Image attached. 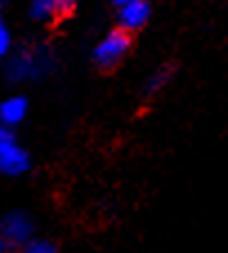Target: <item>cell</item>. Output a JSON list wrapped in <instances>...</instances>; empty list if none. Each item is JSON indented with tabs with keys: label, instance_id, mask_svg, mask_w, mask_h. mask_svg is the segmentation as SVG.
I'll return each mask as SVG.
<instances>
[{
	"label": "cell",
	"instance_id": "obj_1",
	"mask_svg": "<svg viewBox=\"0 0 228 253\" xmlns=\"http://www.w3.org/2000/svg\"><path fill=\"white\" fill-rule=\"evenodd\" d=\"M7 77L14 83L40 81L54 72V56L47 47H25L11 54L7 61Z\"/></svg>",
	"mask_w": 228,
	"mask_h": 253
},
{
	"label": "cell",
	"instance_id": "obj_2",
	"mask_svg": "<svg viewBox=\"0 0 228 253\" xmlns=\"http://www.w3.org/2000/svg\"><path fill=\"white\" fill-rule=\"evenodd\" d=\"M130 47H132V41H130V34L123 29H112L94 45L92 49V61L96 67L101 70H114L125 56H128Z\"/></svg>",
	"mask_w": 228,
	"mask_h": 253
},
{
	"label": "cell",
	"instance_id": "obj_3",
	"mask_svg": "<svg viewBox=\"0 0 228 253\" xmlns=\"http://www.w3.org/2000/svg\"><path fill=\"white\" fill-rule=\"evenodd\" d=\"M29 166H32V157L20 146L18 137L9 128L0 126V175L18 177L25 175Z\"/></svg>",
	"mask_w": 228,
	"mask_h": 253
},
{
	"label": "cell",
	"instance_id": "obj_4",
	"mask_svg": "<svg viewBox=\"0 0 228 253\" xmlns=\"http://www.w3.org/2000/svg\"><path fill=\"white\" fill-rule=\"evenodd\" d=\"M0 235L7 242V247H20L23 249L25 244L32 240L34 235V222L27 213L23 211H11L7 213L2 220H0Z\"/></svg>",
	"mask_w": 228,
	"mask_h": 253
},
{
	"label": "cell",
	"instance_id": "obj_5",
	"mask_svg": "<svg viewBox=\"0 0 228 253\" xmlns=\"http://www.w3.org/2000/svg\"><path fill=\"white\" fill-rule=\"evenodd\" d=\"M76 5H78V0H32L29 14H32L34 20L54 23V20L70 16Z\"/></svg>",
	"mask_w": 228,
	"mask_h": 253
},
{
	"label": "cell",
	"instance_id": "obj_6",
	"mask_svg": "<svg viewBox=\"0 0 228 253\" xmlns=\"http://www.w3.org/2000/svg\"><path fill=\"white\" fill-rule=\"evenodd\" d=\"M150 2L148 0H134L128 5L119 7V29L123 32H134V29H141L143 25L150 18Z\"/></svg>",
	"mask_w": 228,
	"mask_h": 253
},
{
	"label": "cell",
	"instance_id": "obj_7",
	"mask_svg": "<svg viewBox=\"0 0 228 253\" xmlns=\"http://www.w3.org/2000/svg\"><path fill=\"white\" fill-rule=\"evenodd\" d=\"M29 112V103L25 96L16 94V96H9L0 103V126L2 128H14V126L23 124L25 117Z\"/></svg>",
	"mask_w": 228,
	"mask_h": 253
},
{
	"label": "cell",
	"instance_id": "obj_8",
	"mask_svg": "<svg viewBox=\"0 0 228 253\" xmlns=\"http://www.w3.org/2000/svg\"><path fill=\"white\" fill-rule=\"evenodd\" d=\"M172 79V70L170 67H159V70H154L148 77L146 85H143V94L146 96H152V94H159V92L163 90V87L170 83Z\"/></svg>",
	"mask_w": 228,
	"mask_h": 253
},
{
	"label": "cell",
	"instance_id": "obj_9",
	"mask_svg": "<svg viewBox=\"0 0 228 253\" xmlns=\"http://www.w3.org/2000/svg\"><path fill=\"white\" fill-rule=\"evenodd\" d=\"M23 253H56V247H54L49 240H36V238H32L23 247Z\"/></svg>",
	"mask_w": 228,
	"mask_h": 253
},
{
	"label": "cell",
	"instance_id": "obj_10",
	"mask_svg": "<svg viewBox=\"0 0 228 253\" xmlns=\"http://www.w3.org/2000/svg\"><path fill=\"white\" fill-rule=\"evenodd\" d=\"M7 49H9V29H7L5 18L0 14V58L7 54Z\"/></svg>",
	"mask_w": 228,
	"mask_h": 253
},
{
	"label": "cell",
	"instance_id": "obj_11",
	"mask_svg": "<svg viewBox=\"0 0 228 253\" xmlns=\"http://www.w3.org/2000/svg\"><path fill=\"white\" fill-rule=\"evenodd\" d=\"M9 251V247H7V242L2 240V235H0V253H7Z\"/></svg>",
	"mask_w": 228,
	"mask_h": 253
},
{
	"label": "cell",
	"instance_id": "obj_12",
	"mask_svg": "<svg viewBox=\"0 0 228 253\" xmlns=\"http://www.w3.org/2000/svg\"><path fill=\"white\" fill-rule=\"evenodd\" d=\"M128 2H134V0H114V5L116 7H123V5H128Z\"/></svg>",
	"mask_w": 228,
	"mask_h": 253
}]
</instances>
